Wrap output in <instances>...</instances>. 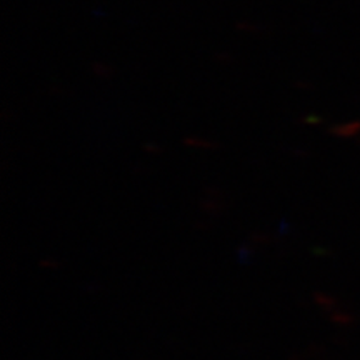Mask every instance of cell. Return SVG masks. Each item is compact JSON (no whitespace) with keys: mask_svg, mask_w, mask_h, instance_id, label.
Returning a JSON list of instances; mask_svg holds the SVG:
<instances>
[]
</instances>
